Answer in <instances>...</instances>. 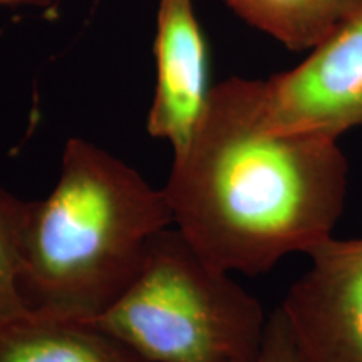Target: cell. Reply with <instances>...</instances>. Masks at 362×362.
<instances>
[{
	"instance_id": "9c48e42d",
	"label": "cell",
	"mask_w": 362,
	"mask_h": 362,
	"mask_svg": "<svg viewBox=\"0 0 362 362\" xmlns=\"http://www.w3.org/2000/svg\"><path fill=\"white\" fill-rule=\"evenodd\" d=\"M27 208L29 202L0 187V325L30 314L21 293Z\"/></svg>"
},
{
	"instance_id": "6da1fadb",
	"label": "cell",
	"mask_w": 362,
	"mask_h": 362,
	"mask_svg": "<svg viewBox=\"0 0 362 362\" xmlns=\"http://www.w3.org/2000/svg\"><path fill=\"white\" fill-rule=\"evenodd\" d=\"M163 189L175 226L208 262L260 275L334 237L349 161L332 136L270 128L262 79L230 78L214 86Z\"/></svg>"
},
{
	"instance_id": "5b68a950",
	"label": "cell",
	"mask_w": 362,
	"mask_h": 362,
	"mask_svg": "<svg viewBox=\"0 0 362 362\" xmlns=\"http://www.w3.org/2000/svg\"><path fill=\"white\" fill-rule=\"evenodd\" d=\"M279 307L302 362H362V237L329 238Z\"/></svg>"
},
{
	"instance_id": "52a82bcc",
	"label": "cell",
	"mask_w": 362,
	"mask_h": 362,
	"mask_svg": "<svg viewBox=\"0 0 362 362\" xmlns=\"http://www.w3.org/2000/svg\"><path fill=\"white\" fill-rule=\"evenodd\" d=\"M0 362H148L81 322L27 314L0 325Z\"/></svg>"
},
{
	"instance_id": "8fae6325",
	"label": "cell",
	"mask_w": 362,
	"mask_h": 362,
	"mask_svg": "<svg viewBox=\"0 0 362 362\" xmlns=\"http://www.w3.org/2000/svg\"><path fill=\"white\" fill-rule=\"evenodd\" d=\"M52 0H0V6H13V4H33V6H49Z\"/></svg>"
},
{
	"instance_id": "7a4b0ae2",
	"label": "cell",
	"mask_w": 362,
	"mask_h": 362,
	"mask_svg": "<svg viewBox=\"0 0 362 362\" xmlns=\"http://www.w3.org/2000/svg\"><path fill=\"white\" fill-rule=\"evenodd\" d=\"M171 225L165 189L96 144L69 139L52 192L27 208L21 272L27 310L90 322L124 292L151 238Z\"/></svg>"
},
{
	"instance_id": "30bf717a",
	"label": "cell",
	"mask_w": 362,
	"mask_h": 362,
	"mask_svg": "<svg viewBox=\"0 0 362 362\" xmlns=\"http://www.w3.org/2000/svg\"><path fill=\"white\" fill-rule=\"evenodd\" d=\"M252 362H302L279 309L269 317L264 342Z\"/></svg>"
},
{
	"instance_id": "8992f818",
	"label": "cell",
	"mask_w": 362,
	"mask_h": 362,
	"mask_svg": "<svg viewBox=\"0 0 362 362\" xmlns=\"http://www.w3.org/2000/svg\"><path fill=\"white\" fill-rule=\"evenodd\" d=\"M155 59L148 133L170 143L173 156H180L192 143L214 89L208 84L206 39L193 0H160Z\"/></svg>"
},
{
	"instance_id": "277c9868",
	"label": "cell",
	"mask_w": 362,
	"mask_h": 362,
	"mask_svg": "<svg viewBox=\"0 0 362 362\" xmlns=\"http://www.w3.org/2000/svg\"><path fill=\"white\" fill-rule=\"evenodd\" d=\"M267 124L341 138L362 128V0L291 71L262 79Z\"/></svg>"
},
{
	"instance_id": "ba28073f",
	"label": "cell",
	"mask_w": 362,
	"mask_h": 362,
	"mask_svg": "<svg viewBox=\"0 0 362 362\" xmlns=\"http://www.w3.org/2000/svg\"><path fill=\"white\" fill-rule=\"evenodd\" d=\"M232 11L291 51H310L357 0H223Z\"/></svg>"
},
{
	"instance_id": "3957f363",
	"label": "cell",
	"mask_w": 362,
	"mask_h": 362,
	"mask_svg": "<svg viewBox=\"0 0 362 362\" xmlns=\"http://www.w3.org/2000/svg\"><path fill=\"white\" fill-rule=\"evenodd\" d=\"M267 322L260 302L171 225L151 238L124 292L88 325L148 362H252Z\"/></svg>"
}]
</instances>
